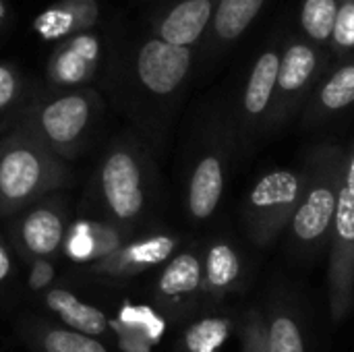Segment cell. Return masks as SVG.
Listing matches in <instances>:
<instances>
[{
	"instance_id": "1",
	"label": "cell",
	"mask_w": 354,
	"mask_h": 352,
	"mask_svg": "<svg viewBox=\"0 0 354 352\" xmlns=\"http://www.w3.org/2000/svg\"><path fill=\"white\" fill-rule=\"evenodd\" d=\"M66 176L64 160L15 120V127L0 139V216L39 201L62 187Z\"/></svg>"
},
{
	"instance_id": "2",
	"label": "cell",
	"mask_w": 354,
	"mask_h": 352,
	"mask_svg": "<svg viewBox=\"0 0 354 352\" xmlns=\"http://www.w3.org/2000/svg\"><path fill=\"white\" fill-rule=\"evenodd\" d=\"M100 112L102 98L91 87L50 89L19 110L17 122L27 127L58 158L73 160L83 149Z\"/></svg>"
},
{
	"instance_id": "3",
	"label": "cell",
	"mask_w": 354,
	"mask_h": 352,
	"mask_svg": "<svg viewBox=\"0 0 354 352\" xmlns=\"http://www.w3.org/2000/svg\"><path fill=\"white\" fill-rule=\"evenodd\" d=\"M344 166L346 151L340 147H324L313 156L299 207L292 216V232L303 247L315 249L330 234L338 210Z\"/></svg>"
},
{
	"instance_id": "4",
	"label": "cell",
	"mask_w": 354,
	"mask_h": 352,
	"mask_svg": "<svg viewBox=\"0 0 354 352\" xmlns=\"http://www.w3.org/2000/svg\"><path fill=\"white\" fill-rule=\"evenodd\" d=\"M139 160L135 145L118 141L110 145L100 164V199L110 220L118 224H133L145 210V174Z\"/></svg>"
},
{
	"instance_id": "5",
	"label": "cell",
	"mask_w": 354,
	"mask_h": 352,
	"mask_svg": "<svg viewBox=\"0 0 354 352\" xmlns=\"http://www.w3.org/2000/svg\"><path fill=\"white\" fill-rule=\"evenodd\" d=\"M332 228L330 305L334 319L342 322L354 305V149L346 151L344 178Z\"/></svg>"
},
{
	"instance_id": "6",
	"label": "cell",
	"mask_w": 354,
	"mask_h": 352,
	"mask_svg": "<svg viewBox=\"0 0 354 352\" xmlns=\"http://www.w3.org/2000/svg\"><path fill=\"white\" fill-rule=\"evenodd\" d=\"M195 50L172 46L151 33L131 50V75L135 83L151 98L174 95L191 75Z\"/></svg>"
},
{
	"instance_id": "7",
	"label": "cell",
	"mask_w": 354,
	"mask_h": 352,
	"mask_svg": "<svg viewBox=\"0 0 354 352\" xmlns=\"http://www.w3.org/2000/svg\"><path fill=\"white\" fill-rule=\"evenodd\" d=\"M303 193L301 178L290 170H274L266 174L251 191L247 201V218L253 239L266 243L292 220Z\"/></svg>"
},
{
	"instance_id": "8",
	"label": "cell",
	"mask_w": 354,
	"mask_h": 352,
	"mask_svg": "<svg viewBox=\"0 0 354 352\" xmlns=\"http://www.w3.org/2000/svg\"><path fill=\"white\" fill-rule=\"evenodd\" d=\"M106 60V37L100 29L73 35L56 44L46 60L50 89H81L102 71Z\"/></svg>"
},
{
	"instance_id": "9",
	"label": "cell",
	"mask_w": 354,
	"mask_h": 352,
	"mask_svg": "<svg viewBox=\"0 0 354 352\" xmlns=\"http://www.w3.org/2000/svg\"><path fill=\"white\" fill-rule=\"evenodd\" d=\"M222 0H166L149 21V33L183 48L199 46L214 23Z\"/></svg>"
},
{
	"instance_id": "10",
	"label": "cell",
	"mask_w": 354,
	"mask_h": 352,
	"mask_svg": "<svg viewBox=\"0 0 354 352\" xmlns=\"http://www.w3.org/2000/svg\"><path fill=\"white\" fill-rule=\"evenodd\" d=\"M100 21V0H54L37 12L31 31L41 41L60 44L73 35L97 29Z\"/></svg>"
},
{
	"instance_id": "11",
	"label": "cell",
	"mask_w": 354,
	"mask_h": 352,
	"mask_svg": "<svg viewBox=\"0 0 354 352\" xmlns=\"http://www.w3.org/2000/svg\"><path fill=\"white\" fill-rule=\"evenodd\" d=\"M319 52L315 46L301 37H290L282 48V60L278 71V85L272 110L276 114L288 112L292 100L309 89L319 71Z\"/></svg>"
},
{
	"instance_id": "12",
	"label": "cell",
	"mask_w": 354,
	"mask_h": 352,
	"mask_svg": "<svg viewBox=\"0 0 354 352\" xmlns=\"http://www.w3.org/2000/svg\"><path fill=\"white\" fill-rule=\"evenodd\" d=\"M66 222L62 210L54 203L31 207L19 224V241L31 257H52L64 247Z\"/></svg>"
},
{
	"instance_id": "13",
	"label": "cell",
	"mask_w": 354,
	"mask_h": 352,
	"mask_svg": "<svg viewBox=\"0 0 354 352\" xmlns=\"http://www.w3.org/2000/svg\"><path fill=\"white\" fill-rule=\"evenodd\" d=\"M176 239H172L170 234H153L149 239L120 247L114 255L95 263L93 268L95 272L108 276H129L166 261L172 255Z\"/></svg>"
},
{
	"instance_id": "14",
	"label": "cell",
	"mask_w": 354,
	"mask_h": 352,
	"mask_svg": "<svg viewBox=\"0 0 354 352\" xmlns=\"http://www.w3.org/2000/svg\"><path fill=\"white\" fill-rule=\"evenodd\" d=\"M44 303L73 332H79L91 338H102L110 330V322L106 313H102L97 307L83 303L71 290L50 288L44 295Z\"/></svg>"
},
{
	"instance_id": "15",
	"label": "cell",
	"mask_w": 354,
	"mask_h": 352,
	"mask_svg": "<svg viewBox=\"0 0 354 352\" xmlns=\"http://www.w3.org/2000/svg\"><path fill=\"white\" fill-rule=\"evenodd\" d=\"M282 48L284 46L266 48L251 66L247 87H245V98H243L245 112L251 118L263 116L274 104L278 71H280V60H282Z\"/></svg>"
},
{
	"instance_id": "16",
	"label": "cell",
	"mask_w": 354,
	"mask_h": 352,
	"mask_svg": "<svg viewBox=\"0 0 354 352\" xmlns=\"http://www.w3.org/2000/svg\"><path fill=\"white\" fill-rule=\"evenodd\" d=\"M268 0H222L207 37L203 39L212 52H220L224 46H230L253 25L261 15Z\"/></svg>"
},
{
	"instance_id": "17",
	"label": "cell",
	"mask_w": 354,
	"mask_h": 352,
	"mask_svg": "<svg viewBox=\"0 0 354 352\" xmlns=\"http://www.w3.org/2000/svg\"><path fill=\"white\" fill-rule=\"evenodd\" d=\"M224 191V168L218 156H205L193 170L189 183V212L197 220L209 218Z\"/></svg>"
},
{
	"instance_id": "18",
	"label": "cell",
	"mask_w": 354,
	"mask_h": 352,
	"mask_svg": "<svg viewBox=\"0 0 354 352\" xmlns=\"http://www.w3.org/2000/svg\"><path fill=\"white\" fill-rule=\"evenodd\" d=\"M201 284V263L191 253H180L164 268L158 280V293L164 299H180L195 293Z\"/></svg>"
},
{
	"instance_id": "19",
	"label": "cell",
	"mask_w": 354,
	"mask_h": 352,
	"mask_svg": "<svg viewBox=\"0 0 354 352\" xmlns=\"http://www.w3.org/2000/svg\"><path fill=\"white\" fill-rule=\"evenodd\" d=\"M346 0H303L301 29L313 44H330L338 12Z\"/></svg>"
},
{
	"instance_id": "20",
	"label": "cell",
	"mask_w": 354,
	"mask_h": 352,
	"mask_svg": "<svg viewBox=\"0 0 354 352\" xmlns=\"http://www.w3.org/2000/svg\"><path fill=\"white\" fill-rule=\"evenodd\" d=\"M354 104V58L340 64L317 89L315 112H340Z\"/></svg>"
},
{
	"instance_id": "21",
	"label": "cell",
	"mask_w": 354,
	"mask_h": 352,
	"mask_svg": "<svg viewBox=\"0 0 354 352\" xmlns=\"http://www.w3.org/2000/svg\"><path fill=\"white\" fill-rule=\"evenodd\" d=\"M241 276V259L236 251L224 243L214 245L205 259V278L212 290L230 288Z\"/></svg>"
},
{
	"instance_id": "22",
	"label": "cell",
	"mask_w": 354,
	"mask_h": 352,
	"mask_svg": "<svg viewBox=\"0 0 354 352\" xmlns=\"http://www.w3.org/2000/svg\"><path fill=\"white\" fill-rule=\"evenodd\" d=\"M39 346L44 352H108L97 338L68 328H46L39 334Z\"/></svg>"
},
{
	"instance_id": "23",
	"label": "cell",
	"mask_w": 354,
	"mask_h": 352,
	"mask_svg": "<svg viewBox=\"0 0 354 352\" xmlns=\"http://www.w3.org/2000/svg\"><path fill=\"white\" fill-rule=\"evenodd\" d=\"M230 326L226 319H201L185 332V349L187 352H216L226 342Z\"/></svg>"
},
{
	"instance_id": "24",
	"label": "cell",
	"mask_w": 354,
	"mask_h": 352,
	"mask_svg": "<svg viewBox=\"0 0 354 352\" xmlns=\"http://www.w3.org/2000/svg\"><path fill=\"white\" fill-rule=\"evenodd\" d=\"M116 324L122 328L141 334L147 342H158L160 336L164 334V322L147 307H137V305H122L118 311Z\"/></svg>"
},
{
	"instance_id": "25",
	"label": "cell",
	"mask_w": 354,
	"mask_h": 352,
	"mask_svg": "<svg viewBox=\"0 0 354 352\" xmlns=\"http://www.w3.org/2000/svg\"><path fill=\"white\" fill-rule=\"evenodd\" d=\"M64 253L79 263L95 261V237H93V220L81 218L73 222L66 230Z\"/></svg>"
},
{
	"instance_id": "26",
	"label": "cell",
	"mask_w": 354,
	"mask_h": 352,
	"mask_svg": "<svg viewBox=\"0 0 354 352\" xmlns=\"http://www.w3.org/2000/svg\"><path fill=\"white\" fill-rule=\"evenodd\" d=\"M270 352H305V342L299 326L286 313L276 315L268 326Z\"/></svg>"
},
{
	"instance_id": "27",
	"label": "cell",
	"mask_w": 354,
	"mask_h": 352,
	"mask_svg": "<svg viewBox=\"0 0 354 352\" xmlns=\"http://www.w3.org/2000/svg\"><path fill=\"white\" fill-rule=\"evenodd\" d=\"M25 75L19 64L0 60V114H6L19 106L25 95Z\"/></svg>"
},
{
	"instance_id": "28",
	"label": "cell",
	"mask_w": 354,
	"mask_h": 352,
	"mask_svg": "<svg viewBox=\"0 0 354 352\" xmlns=\"http://www.w3.org/2000/svg\"><path fill=\"white\" fill-rule=\"evenodd\" d=\"M93 237H95V263L108 259L122 247V239L114 224L104 222V220H93Z\"/></svg>"
},
{
	"instance_id": "29",
	"label": "cell",
	"mask_w": 354,
	"mask_h": 352,
	"mask_svg": "<svg viewBox=\"0 0 354 352\" xmlns=\"http://www.w3.org/2000/svg\"><path fill=\"white\" fill-rule=\"evenodd\" d=\"M336 50H354V0H346L338 12L332 41Z\"/></svg>"
},
{
	"instance_id": "30",
	"label": "cell",
	"mask_w": 354,
	"mask_h": 352,
	"mask_svg": "<svg viewBox=\"0 0 354 352\" xmlns=\"http://www.w3.org/2000/svg\"><path fill=\"white\" fill-rule=\"evenodd\" d=\"M54 263L50 259H44V257H37L33 259V266H31V272H29V278H27V284L31 290H48V286L54 282Z\"/></svg>"
},
{
	"instance_id": "31",
	"label": "cell",
	"mask_w": 354,
	"mask_h": 352,
	"mask_svg": "<svg viewBox=\"0 0 354 352\" xmlns=\"http://www.w3.org/2000/svg\"><path fill=\"white\" fill-rule=\"evenodd\" d=\"M245 352H270L268 328H263L259 317H251L245 328Z\"/></svg>"
},
{
	"instance_id": "32",
	"label": "cell",
	"mask_w": 354,
	"mask_h": 352,
	"mask_svg": "<svg viewBox=\"0 0 354 352\" xmlns=\"http://www.w3.org/2000/svg\"><path fill=\"white\" fill-rule=\"evenodd\" d=\"M12 272V259H10V253L8 249L0 243V284L10 276Z\"/></svg>"
},
{
	"instance_id": "33",
	"label": "cell",
	"mask_w": 354,
	"mask_h": 352,
	"mask_svg": "<svg viewBox=\"0 0 354 352\" xmlns=\"http://www.w3.org/2000/svg\"><path fill=\"white\" fill-rule=\"evenodd\" d=\"M8 21H10V6H8V0H0V35L6 31Z\"/></svg>"
}]
</instances>
